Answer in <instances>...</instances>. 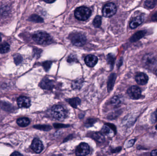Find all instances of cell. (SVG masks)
<instances>
[{
	"label": "cell",
	"mask_w": 157,
	"mask_h": 156,
	"mask_svg": "<svg viewBox=\"0 0 157 156\" xmlns=\"http://www.w3.org/2000/svg\"><path fill=\"white\" fill-rule=\"evenodd\" d=\"M152 156H157V150L152 151L151 153Z\"/></svg>",
	"instance_id": "obj_34"
},
{
	"label": "cell",
	"mask_w": 157,
	"mask_h": 156,
	"mask_svg": "<svg viewBox=\"0 0 157 156\" xmlns=\"http://www.w3.org/2000/svg\"><path fill=\"white\" fill-rule=\"evenodd\" d=\"M144 19L141 16H138L134 18L130 24V27L132 29L136 28L143 23Z\"/></svg>",
	"instance_id": "obj_14"
},
{
	"label": "cell",
	"mask_w": 157,
	"mask_h": 156,
	"mask_svg": "<svg viewBox=\"0 0 157 156\" xmlns=\"http://www.w3.org/2000/svg\"><path fill=\"white\" fill-rule=\"evenodd\" d=\"M29 21L33 22L35 23H41L43 22V19L40 16L36 14H33L29 18Z\"/></svg>",
	"instance_id": "obj_20"
},
{
	"label": "cell",
	"mask_w": 157,
	"mask_h": 156,
	"mask_svg": "<svg viewBox=\"0 0 157 156\" xmlns=\"http://www.w3.org/2000/svg\"><path fill=\"white\" fill-rule=\"evenodd\" d=\"M146 35V32L144 31H140L136 32L130 38V41L132 42H136L141 38H143Z\"/></svg>",
	"instance_id": "obj_15"
},
{
	"label": "cell",
	"mask_w": 157,
	"mask_h": 156,
	"mask_svg": "<svg viewBox=\"0 0 157 156\" xmlns=\"http://www.w3.org/2000/svg\"><path fill=\"white\" fill-rule=\"evenodd\" d=\"M17 123L19 126L24 127L28 126L29 124L30 121L26 117H23L18 119L17 121Z\"/></svg>",
	"instance_id": "obj_16"
},
{
	"label": "cell",
	"mask_w": 157,
	"mask_h": 156,
	"mask_svg": "<svg viewBox=\"0 0 157 156\" xmlns=\"http://www.w3.org/2000/svg\"><path fill=\"white\" fill-rule=\"evenodd\" d=\"M14 62L16 65H19L22 61V57L21 55H16L14 58Z\"/></svg>",
	"instance_id": "obj_31"
},
{
	"label": "cell",
	"mask_w": 157,
	"mask_h": 156,
	"mask_svg": "<svg viewBox=\"0 0 157 156\" xmlns=\"http://www.w3.org/2000/svg\"><path fill=\"white\" fill-rule=\"evenodd\" d=\"M31 147L32 150L37 153H40L43 149V143L40 140L37 138H35L33 140Z\"/></svg>",
	"instance_id": "obj_9"
},
{
	"label": "cell",
	"mask_w": 157,
	"mask_h": 156,
	"mask_svg": "<svg viewBox=\"0 0 157 156\" xmlns=\"http://www.w3.org/2000/svg\"><path fill=\"white\" fill-rule=\"evenodd\" d=\"M32 38L36 43L41 45H48L53 42L51 36L43 31H38L32 36Z\"/></svg>",
	"instance_id": "obj_1"
},
{
	"label": "cell",
	"mask_w": 157,
	"mask_h": 156,
	"mask_svg": "<svg viewBox=\"0 0 157 156\" xmlns=\"http://www.w3.org/2000/svg\"><path fill=\"white\" fill-rule=\"evenodd\" d=\"M151 121L154 123L157 121V110L152 115Z\"/></svg>",
	"instance_id": "obj_32"
},
{
	"label": "cell",
	"mask_w": 157,
	"mask_h": 156,
	"mask_svg": "<svg viewBox=\"0 0 157 156\" xmlns=\"http://www.w3.org/2000/svg\"><path fill=\"white\" fill-rule=\"evenodd\" d=\"M44 1L45 2H46V3H52L54 2L56 0H44Z\"/></svg>",
	"instance_id": "obj_35"
},
{
	"label": "cell",
	"mask_w": 157,
	"mask_h": 156,
	"mask_svg": "<svg viewBox=\"0 0 157 156\" xmlns=\"http://www.w3.org/2000/svg\"><path fill=\"white\" fill-rule=\"evenodd\" d=\"M40 86L42 88L46 90H51L54 87L53 82V81L45 78L43 79L40 83Z\"/></svg>",
	"instance_id": "obj_11"
},
{
	"label": "cell",
	"mask_w": 157,
	"mask_h": 156,
	"mask_svg": "<svg viewBox=\"0 0 157 156\" xmlns=\"http://www.w3.org/2000/svg\"><path fill=\"white\" fill-rule=\"evenodd\" d=\"M152 18L153 21H157V12L153 14Z\"/></svg>",
	"instance_id": "obj_33"
},
{
	"label": "cell",
	"mask_w": 157,
	"mask_h": 156,
	"mask_svg": "<svg viewBox=\"0 0 157 156\" xmlns=\"http://www.w3.org/2000/svg\"><path fill=\"white\" fill-rule=\"evenodd\" d=\"M111 103L114 105H118L121 103V99L119 97L115 96L111 100Z\"/></svg>",
	"instance_id": "obj_28"
},
{
	"label": "cell",
	"mask_w": 157,
	"mask_h": 156,
	"mask_svg": "<svg viewBox=\"0 0 157 156\" xmlns=\"http://www.w3.org/2000/svg\"><path fill=\"white\" fill-rule=\"evenodd\" d=\"M143 62L146 66V68H152L153 65H155L156 60L153 55L150 54H148L145 55L143 57Z\"/></svg>",
	"instance_id": "obj_8"
},
{
	"label": "cell",
	"mask_w": 157,
	"mask_h": 156,
	"mask_svg": "<svg viewBox=\"0 0 157 156\" xmlns=\"http://www.w3.org/2000/svg\"><path fill=\"white\" fill-rule=\"evenodd\" d=\"M0 106L3 110L9 112L13 111L14 109V107L11 105L6 102H1L0 104Z\"/></svg>",
	"instance_id": "obj_18"
},
{
	"label": "cell",
	"mask_w": 157,
	"mask_h": 156,
	"mask_svg": "<svg viewBox=\"0 0 157 156\" xmlns=\"http://www.w3.org/2000/svg\"><path fill=\"white\" fill-rule=\"evenodd\" d=\"M17 104L20 108L29 107L30 106V100L26 97H20L17 99Z\"/></svg>",
	"instance_id": "obj_10"
},
{
	"label": "cell",
	"mask_w": 157,
	"mask_h": 156,
	"mask_svg": "<svg viewBox=\"0 0 157 156\" xmlns=\"http://www.w3.org/2000/svg\"><path fill=\"white\" fill-rule=\"evenodd\" d=\"M34 128L39 130H43V131H49L51 129V126L46 125H37L34 126Z\"/></svg>",
	"instance_id": "obj_27"
},
{
	"label": "cell",
	"mask_w": 157,
	"mask_h": 156,
	"mask_svg": "<svg viewBox=\"0 0 157 156\" xmlns=\"http://www.w3.org/2000/svg\"><path fill=\"white\" fill-rule=\"evenodd\" d=\"M67 101H68V103L70 105L74 108H76L81 103V100L79 98H75L69 99Z\"/></svg>",
	"instance_id": "obj_19"
},
{
	"label": "cell",
	"mask_w": 157,
	"mask_h": 156,
	"mask_svg": "<svg viewBox=\"0 0 157 156\" xmlns=\"http://www.w3.org/2000/svg\"><path fill=\"white\" fill-rule=\"evenodd\" d=\"M135 81L138 84L141 85H145L148 82V78L146 74L140 73L135 76Z\"/></svg>",
	"instance_id": "obj_12"
},
{
	"label": "cell",
	"mask_w": 157,
	"mask_h": 156,
	"mask_svg": "<svg viewBox=\"0 0 157 156\" xmlns=\"http://www.w3.org/2000/svg\"><path fill=\"white\" fill-rule=\"evenodd\" d=\"M127 94L132 99H137L141 96L142 91L139 87L133 86L128 89Z\"/></svg>",
	"instance_id": "obj_6"
},
{
	"label": "cell",
	"mask_w": 157,
	"mask_h": 156,
	"mask_svg": "<svg viewBox=\"0 0 157 156\" xmlns=\"http://www.w3.org/2000/svg\"><path fill=\"white\" fill-rule=\"evenodd\" d=\"M116 11V6L114 3H108L103 8V14L105 17L109 18L114 16Z\"/></svg>",
	"instance_id": "obj_5"
},
{
	"label": "cell",
	"mask_w": 157,
	"mask_h": 156,
	"mask_svg": "<svg viewBox=\"0 0 157 156\" xmlns=\"http://www.w3.org/2000/svg\"><path fill=\"white\" fill-rule=\"evenodd\" d=\"M92 137L94 139L98 142H102L104 140V137L102 133H95L92 135Z\"/></svg>",
	"instance_id": "obj_23"
},
{
	"label": "cell",
	"mask_w": 157,
	"mask_h": 156,
	"mask_svg": "<svg viewBox=\"0 0 157 156\" xmlns=\"http://www.w3.org/2000/svg\"><path fill=\"white\" fill-rule=\"evenodd\" d=\"M51 114L52 116L58 120H64L67 115V111L62 106H53L51 109Z\"/></svg>",
	"instance_id": "obj_2"
},
{
	"label": "cell",
	"mask_w": 157,
	"mask_h": 156,
	"mask_svg": "<svg viewBox=\"0 0 157 156\" xmlns=\"http://www.w3.org/2000/svg\"><path fill=\"white\" fill-rule=\"evenodd\" d=\"M102 24V18L101 16H97L94 19L93 25L95 28H99Z\"/></svg>",
	"instance_id": "obj_24"
},
{
	"label": "cell",
	"mask_w": 157,
	"mask_h": 156,
	"mask_svg": "<svg viewBox=\"0 0 157 156\" xmlns=\"http://www.w3.org/2000/svg\"><path fill=\"white\" fill-rule=\"evenodd\" d=\"M91 13V10L86 7L77 8L74 12L75 18L80 21H85L88 19Z\"/></svg>",
	"instance_id": "obj_3"
},
{
	"label": "cell",
	"mask_w": 157,
	"mask_h": 156,
	"mask_svg": "<svg viewBox=\"0 0 157 156\" xmlns=\"http://www.w3.org/2000/svg\"><path fill=\"white\" fill-rule=\"evenodd\" d=\"M155 73H156V75L157 76V69L156 70V71H155Z\"/></svg>",
	"instance_id": "obj_37"
},
{
	"label": "cell",
	"mask_w": 157,
	"mask_h": 156,
	"mask_svg": "<svg viewBox=\"0 0 157 156\" xmlns=\"http://www.w3.org/2000/svg\"><path fill=\"white\" fill-rule=\"evenodd\" d=\"M70 38L73 45L77 46H82L86 43L87 38L84 35L80 33H74L70 36Z\"/></svg>",
	"instance_id": "obj_4"
},
{
	"label": "cell",
	"mask_w": 157,
	"mask_h": 156,
	"mask_svg": "<svg viewBox=\"0 0 157 156\" xmlns=\"http://www.w3.org/2000/svg\"><path fill=\"white\" fill-rule=\"evenodd\" d=\"M115 79V74H114V73L111 74L110 77H109V79H108V92H110L113 89Z\"/></svg>",
	"instance_id": "obj_17"
},
{
	"label": "cell",
	"mask_w": 157,
	"mask_h": 156,
	"mask_svg": "<svg viewBox=\"0 0 157 156\" xmlns=\"http://www.w3.org/2000/svg\"><path fill=\"white\" fill-rule=\"evenodd\" d=\"M90 151L89 145L87 143H81L77 147L75 152L78 156H86L89 154Z\"/></svg>",
	"instance_id": "obj_7"
},
{
	"label": "cell",
	"mask_w": 157,
	"mask_h": 156,
	"mask_svg": "<svg viewBox=\"0 0 157 156\" xmlns=\"http://www.w3.org/2000/svg\"><path fill=\"white\" fill-rule=\"evenodd\" d=\"M1 40H2V38H1L0 37V42H1Z\"/></svg>",
	"instance_id": "obj_39"
},
{
	"label": "cell",
	"mask_w": 157,
	"mask_h": 156,
	"mask_svg": "<svg viewBox=\"0 0 157 156\" xmlns=\"http://www.w3.org/2000/svg\"><path fill=\"white\" fill-rule=\"evenodd\" d=\"M11 155H14V156H18V155H22V154L19 153V152H17V151H15V152H13L12 154H11Z\"/></svg>",
	"instance_id": "obj_36"
},
{
	"label": "cell",
	"mask_w": 157,
	"mask_h": 156,
	"mask_svg": "<svg viewBox=\"0 0 157 156\" xmlns=\"http://www.w3.org/2000/svg\"><path fill=\"white\" fill-rule=\"evenodd\" d=\"M10 50V45L8 43H4L0 45V54L8 52Z\"/></svg>",
	"instance_id": "obj_22"
},
{
	"label": "cell",
	"mask_w": 157,
	"mask_h": 156,
	"mask_svg": "<svg viewBox=\"0 0 157 156\" xmlns=\"http://www.w3.org/2000/svg\"><path fill=\"white\" fill-rule=\"evenodd\" d=\"M82 79H78L77 80L74 81L72 83V87L73 89H80L82 86Z\"/></svg>",
	"instance_id": "obj_25"
},
{
	"label": "cell",
	"mask_w": 157,
	"mask_h": 156,
	"mask_svg": "<svg viewBox=\"0 0 157 156\" xmlns=\"http://www.w3.org/2000/svg\"><path fill=\"white\" fill-rule=\"evenodd\" d=\"M52 62L51 61H46L45 62L43 63V66L44 68L45 69V71H48L49 69L51 68V65H52Z\"/></svg>",
	"instance_id": "obj_30"
},
{
	"label": "cell",
	"mask_w": 157,
	"mask_h": 156,
	"mask_svg": "<svg viewBox=\"0 0 157 156\" xmlns=\"http://www.w3.org/2000/svg\"><path fill=\"white\" fill-rule=\"evenodd\" d=\"M157 0H146L144 3L145 7L148 8L152 9L156 6Z\"/></svg>",
	"instance_id": "obj_21"
},
{
	"label": "cell",
	"mask_w": 157,
	"mask_h": 156,
	"mask_svg": "<svg viewBox=\"0 0 157 156\" xmlns=\"http://www.w3.org/2000/svg\"><path fill=\"white\" fill-rule=\"evenodd\" d=\"M108 62L112 68L114 62V57L112 55L109 54L108 55Z\"/></svg>",
	"instance_id": "obj_29"
},
{
	"label": "cell",
	"mask_w": 157,
	"mask_h": 156,
	"mask_svg": "<svg viewBox=\"0 0 157 156\" xmlns=\"http://www.w3.org/2000/svg\"><path fill=\"white\" fill-rule=\"evenodd\" d=\"M98 59L94 55H88L85 59V61L86 65L89 67H93L96 65Z\"/></svg>",
	"instance_id": "obj_13"
},
{
	"label": "cell",
	"mask_w": 157,
	"mask_h": 156,
	"mask_svg": "<svg viewBox=\"0 0 157 156\" xmlns=\"http://www.w3.org/2000/svg\"><path fill=\"white\" fill-rule=\"evenodd\" d=\"M111 129L108 125H104L102 129V133L104 135H108L111 132Z\"/></svg>",
	"instance_id": "obj_26"
},
{
	"label": "cell",
	"mask_w": 157,
	"mask_h": 156,
	"mask_svg": "<svg viewBox=\"0 0 157 156\" xmlns=\"http://www.w3.org/2000/svg\"><path fill=\"white\" fill-rule=\"evenodd\" d=\"M155 128H156V130H157V124L156 125V127H155Z\"/></svg>",
	"instance_id": "obj_38"
}]
</instances>
